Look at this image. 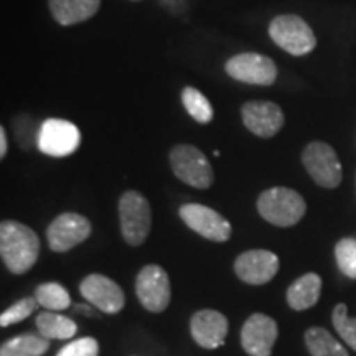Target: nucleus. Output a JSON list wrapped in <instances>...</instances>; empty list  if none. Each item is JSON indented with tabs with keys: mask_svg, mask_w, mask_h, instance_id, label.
Segmentation results:
<instances>
[{
	"mask_svg": "<svg viewBox=\"0 0 356 356\" xmlns=\"http://www.w3.org/2000/svg\"><path fill=\"white\" fill-rule=\"evenodd\" d=\"M91 234V222L78 213H63L51 221L47 229V239L51 251L66 252L86 241Z\"/></svg>",
	"mask_w": 356,
	"mask_h": 356,
	"instance_id": "9b49d317",
	"label": "nucleus"
},
{
	"mask_svg": "<svg viewBox=\"0 0 356 356\" xmlns=\"http://www.w3.org/2000/svg\"><path fill=\"white\" fill-rule=\"evenodd\" d=\"M178 215L190 229L210 241L225 243L233 233L231 222L213 208L204 207V204L186 203L178 210Z\"/></svg>",
	"mask_w": 356,
	"mask_h": 356,
	"instance_id": "6e6552de",
	"label": "nucleus"
},
{
	"mask_svg": "<svg viewBox=\"0 0 356 356\" xmlns=\"http://www.w3.org/2000/svg\"><path fill=\"white\" fill-rule=\"evenodd\" d=\"M136 292L147 310L154 314L163 312L170 304L172 297L168 274L157 264L145 266L137 275Z\"/></svg>",
	"mask_w": 356,
	"mask_h": 356,
	"instance_id": "9d476101",
	"label": "nucleus"
},
{
	"mask_svg": "<svg viewBox=\"0 0 356 356\" xmlns=\"http://www.w3.org/2000/svg\"><path fill=\"white\" fill-rule=\"evenodd\" d=\"M277 333L274 318L264 314H252L243 325L241 345L251 356H270Z\"/></svg>",
	"mask_w": 356,
	"mask_h": 356,
	"instance_id": "ddd939ff",
	"label": "nucleus"
},
{
	"mask_svg": "<svg viewBox=\"0 0 356 356\" xmlns=\"http://www.w3.org/2000/svg\"><path fill=\"white\" fill-rule=\"evenodd\" d=\"M333 327L346 345L356 351V318H351L345 304H338L333 309Z\"/></svg>",
	"mask_w": 356,
	"mask_h": 356,
	"instance_id": "a878e982",
	"label": "nucleus"
},
{
	"mask_svg": "<svg viewBox=\"0 0 356 356\" xmlns=\"http://www.w3.org/2000/svg\"><path fill=\"white\" fill-rule=\"evenodd\" d=\"M257 211L267 222L280 228L297 225L307 211L305 200L296 190L274 186L262 191L257 198Z\"/></svg>",
	"mask_w": 356,
	"mask_h": 356,
	"instance_id": "f03ea898",
	"label": "nucleus"
},
{
	"mask_svg": "<svg viewBox=\"0 0 356 356\" xmlns=\"http://www.w3.org/2000/svg\"><path fill=\"white\" fill-rule=\"evenodd\" d=\"M181 102H184V108L186 109L191 118L200 124H208L213 121V106L208 101V97L203 95L202 91H198L197 88L186 86L181 91Z\"/></svg>",
	"mask_w": 356,
	"mask_h": 356,
	"instance_id": "4be33fe9",
	"label": "nucleus"
},
{
	"mask_svg": "<svg viewBox=\"0 0 356 356\" xmlns=\"http://www.w3.org/2000/svg\"><path fill=\"white\" fill-rule=\"evenodd\" d=\"M119 220L122 238L131 246H140L152 226V210L144 195L139 191H126L119 200Z\"/></svg>",
	"mask_w": 356,
	"mask_h": 356,
	"instance_id": "20e7f679",
	"label": "nucleus"
},
{
	"mask_svg": "<svg viewBox=\"0 0 356 356\" xmlns=\"http://www.w3.org/2000/svg\"><path fill=\"white\" fill-rule=\"evenodd\" d=\"M76 312H79V314L88 315V317H92V315H95V310H92V307L91 305H86V304H78L76 305Z\"/></svg>",
	"mask_w": 356,
	"mask_h": 356,
	"instance_id": "7c9ffc66",
	"label": "nucleus"
},
{
	"mask_svg": "<svg viewBox=\"0 0 356 356\" xmlns=\"http://www.w3.org/2000/svg\"><path fill=\"white\" fill-rule=\"evenodd\" d=\"M12 129L17 144L24 150H30L38 144L40 127H37V122L30 114H17L12 121Z\"/></svg>",
	"mask_w": 356,
	"mask_h": 356,
	"instance_id": "b1692460",
	"label": "nucleus"
},
{
	"mask_svg": "<svg viewBox=\"0 0 356 356\" xmlns=\"http://www.w3.org/2000/svg\"><path fill=\"white\" fill-rule=\"evenodd\" d=\"M226 73L236 81L254 86H270L277 78V68L269 56L259 53H239L226 61Z\"/></svg>",
	"mask_w": 356,
	"mask_h": 356,
	"instance_id": "1a4fd4ad",
	"label": "nucleus"
},
{
	"mask_svg": "<svg viewBox=\"0 0 356 356\" xmlns=\"http://www.w3.org/2000/svg\"><path fill=\"white\" fill-rule=\"evenodd\" d=\"M35 299L47 310H65L71 305V297L63 286L56 282H47L37 287Z\"/></svg>",
	"mask_w": 356,
	"mask_h": 356,
	"instance_id": "5701e85b",
	"label": "nucleus"
},
{
	"mask_svg": "<svg viewBox=\"0 0 356 356\" xmlns=\"http://www.w3.org/2000/svg\"><path fill=\"white\" fill-rule=\"evenodd\" d=\"M279 270V257L266 249H252L243 252L234 262V273L243 282L262 286L275 277Z\"/></svg>",
	"mask_w": 356,
	"mask_h": 356,
	"instance_id": "4468645a",
	"label": "nucleus"
},
{
	"mask_svg": "<svg viewBox=\"0 0 356 356\" xmlns=\"http://www.w3.org/2000/svg\"><path fill=\"white\" fill-rule=\"evenodd\" d=\"M8 150V144H7V131L3 127H0V157H6Z\"/></svg>",
	"mask_w": 356,
	"mask_h": 356,
	"instance_id": "c756f323",
	"label": "nucleus"
},
{
	"mask_svg": "<svg viewBox=\"0 0 356 356\" xmlns=\"http://www.w3.org/2000/svg\"><path fill=\"white\" fill-rule=\"evenodd\" d=\"M99 355V343L91 337L79 338L71 341L58 351L56 356H97Z\"/></svg>",
	"mask_w": 356,
	"mask_h": 356,
	"instance_id": "cd10ccee",
	"label": "nucleus"
},
{
	"mask_svg": "<svg viewBox=\"0 0 356 356\" xmlns=\"http://www.w3.org/2000/svg\"><path fill=\"white\" fill-rule=\"evenodd\" d=\"M269 35L273 42L293 56H304L317 47L314 30L299 15H279L270 22Z\"/></svg>",
	"mask_w": 356,
	"mask_h": 356,
	"instance_id": "39448f33",
	"label": "nucleus"
},
{
	"mask_svg": "<svg viewBox=\"0 0 356 356\" xmlns=\"http://www.w3.org/2000/svg\"><path fill=\"white\" fill-rule=\"evenodd\" d=\"M335 259L338 269L346 277L356 279V239L343 238L335 246Z\"/></svg>",
	"mask_w": 356,
	"mask_h": 356,
	"instance_id": "393cba45",
	"label": "nucleus"
},
{
	"mask_svg": "<svg viewBox=\"0 0 356 356\" xmlns=\"http://www.w3.org/2000/svg\"><path fill=\"white\" fill-rule=\"evenodd\" d=\"M302 163L315 184L323 188H337L341 184L343 172L340 159L325 142H310L302 152Z\"/></svg>",
	"mask_w": 356,
	"mask_h": 356,
	"instance_id": "0eeeda50",
	"label": "nucleus"
},
{
	"mask_svg": "<svg viewBox=\"0 0 356 356\" xmlns=\"http://www.w3.org/2000/svg\"><path fill=\"white\" fill-rule=\"evenodd\" d=\"M305 345L312 356H350L345 346L322 327H312L305 332Z\"/></svg>",
	"mask_w": 356,
	"mask_h": 356,
	"instance_id": "aec40b11",
	"label": "nucleus"
},
{
	"mask_svg": "<svg viewBox=\"0 0 356 356\" xmlns=\"http://www.w3.org/2000/svg\"><path fill=\"white\" fill-rule=\"evenodd\" d=\"M40 254L37 233L19 221L0 225V256L12 274H25L32 269Z\"/></svg>",
	"mask_w": 356,
	"mask_h": 356,
	"instance_id": "f257e3e1",
	"label": "nucleus"
},
{
	"mask_svg": "<svg viewBox=\"0 0 356 356\" xmlns=\"http://www.w3.org/2000/svg\"><path fill=\"white\" fill-rule=\"evenodd\" d=\"M38 305H40L38 300L33 299V297H26V299L15 302V304H13L12 307H8V309L3 312L2 315H0V325L6 328V327H8V325L22 322V320L30 317V315L37 310Z\"/></svg>",
	"mask_w": 356,
	"mask_h": 356,
	"instance_id": "bb28decb",
	"label": "nucleus"
},
{
	"mask_svg": "<svg viewBox=\"0 0 356 356\" xmlns=\"http://www.w3.org/2000/svg\"><path fill=\"white\" fill-rule=\"evenodd\" d=\"M244 126L254 136L269 139L284 127L286 118L282 109L273 101H248L241 108Z\"/></svg>",
	"mask_w": 356,
	"mask_h": 356,
	"instance_id": "f8f14e48",
	"label": "nucleus"
},
{
	"mask_svg": "<svg viewBox=\"0 0 356 356\" xmlns=\"http://www.w3.org/2000/svg\"><path fill=\"white\" fill-rule=\"evenodd\" d=\"M79 291L89 304L104 314H118L126 304L124 292L119 284L102 274H91L84 277Z\"/></svg>",
	"mask_w": 356,
	"mask_h": 356,
	"instance_id": "2eb2a0df",
	"label": "nucleus"
},
{
	"mask_svg": "<svg viewBox=\"0 0 356 356\" xmlns=\"http://www.w3.org/2000/svg\"><path fill=\"white\" fill-rule=\"evenodd\" d=\"M50 348L42 335H19L6 341L0 348V356H42Z\"/></svg>",
	"mask_w": 356,
	"mask_h": 356,
	"instance_id": "412c9836",
	"label": "nucleus"
},
{
	"mask_svg": "<svg viewBox=\"0 0 356 356\" xmlns=\"http://www.w3.org/2000/svg\"><path fill=\"white\" fill-rule=\"evenodd\" d=\"M160 6L163 8H167L168 12L172 13V15H184L186 12V2L185 0H159Z\"/></svg>",
	"mask_w": 356,
	"mask_h": 356,
	"instance_id": "c85d7f7f",
	"label": "nucleus"
},
{
	"mask_svg": "<svg viewBox=\"0 0 356 356\" xmlns=\"http://www.w3.org/2000/svg\"><path fill=\"white\" fill-rule=\"evenodd\" d=\"M170 165L178 180L193 188H210L215 173L211 163L204 157L202 150L190 144H178L170 150Z\"/></svg>",
	"mask_w": 356,
	"mask_h": 356,
	"instance_id": "7ed1b4c3",
	"label": "nucleus"
},
{
	"mask_svg": "<svg viewBox=\"0 0 356 356\" xmlns=\"http://www.w3.org/2000/svg\"><path fill=\"white\" fill-rule=\"evenodd\" d=\"M81 144V132L78 126L65 119H47L40 124L38 150L48 157H68Z\"/></svg>",
	"mask_w": 356,
	"mask_h": 356,
	"instance_id": "423d86ee",
	"label": "nucleus"
},
{
	"mask_svg": "<svg viewBox=\"0 0 356 356\" xmlns=\"http://www.w3.org/2000/svg\"><path fill=\"white\" fill-rule=\"evenodd\" d=\"M48 7L58 24L70 26L95 17L101 7V0H48Z\"/></svg>",
	"mask_w": 356,
	"mask_h": 356,
	"instance_id": "f3484780",
	"label": "nucleus"
},
{
	"mask_svg": "<svg viewBox=\"0 0 356 356\" xmlns=\"http://www.w3.org/2000/svg\"><path fill=\"white\" fill-rule=\"evenodd\" d=\"M322 293V279L318 274H304L287 289V304L293 310H307L314 307Z\"/></svg>",
	"mask_w": 356,
	"mask_h": 356,
	"instance_id": "a211bd4d",
	"label": "nucleus"
},
{
	"mask_svg": "<svg viewBox=\"0 0 356 356\" xmlns=\"http://www.w3.org/2000/svg\"><path fill=\"white\" fill-rule=\"evenodd\" d=\"M37 328L40 335L47 340H70L76 335L78 327L70 317L53 314V312H43L37 317Z\"/></svg>",
	"mask_w": 356,
	"mask_h": 356,
	"instance_id": "6ab92c4d",
	"label": "nucleus"
},
{
	"mask_svg": "<svg viewBox=\"0 0 356 356\" xmlns=\"http://www.w3.org/2000/svg\"><path fill=\"white\" fill-rule=\"evenodd\" d=\"M190 332L193 340L207 350L225 345L228 335V318L216 310H200L191 317Z\"/></svg>",
	"mask_w": 356,
	"mask_h": 356,
	"instance_id": "dca6fc26",
	"label": "nucleus"
}]
</instances>
